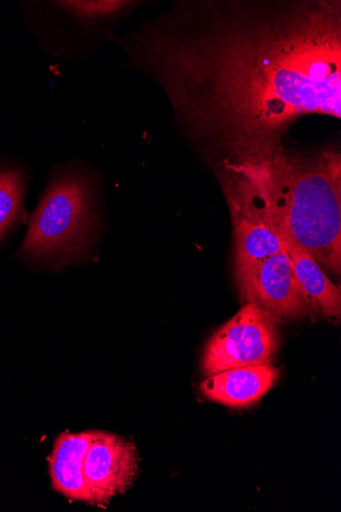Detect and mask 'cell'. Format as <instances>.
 <instances>
[{
	"label": "cell",
	"mask_w": 341,
	"mask_h": 512,
	"mask_svg": "<svg viewBox=\"0 0 341 512\" xmlns=\"http://www.w3.org/2000/svg\"><path fill=\"white\" fill-rule=\"evenodd\" d=\"M223 185L274 231L308 251L322 268L341 270L340 156L305 158L280 146L225 161Z\"/></svg>",
	"instance_id": "7a4b0ae2"
},
{
	"label": "cell",
	"mask_w": 341,
	"mask_h": 512,
	"mask_svg": "<svg viewBox=\"0 0 341 512\" xmlns=\"http://www.w3.org/2000/svg\"><path fill=\"white\" fill-rule=\"evenodd\" d=\"M277 322L256 304L246 303L206 345L205 376L247 366L272 364L280 346Z\"/></svg>",
	"instance_id": "5b68a950"
},
{
	"label": "cell",
	"mask_w": 341,
	"mask_h": 512,
	"mask_svg": "<svg viewBox=\"0 0 341 512\" xmlns=\"http://www.w3.org/2000/svg\"><path fill=\"white\" fill-rule=\"evenodd\" d=\"M280 371L272 364L232 368L218 372L201 385L210 400L231 407H246L259 401L278 381Z\"/></svg>",
	"instance_id": "ba28073f"
},
{
	"label": "cell",
	"mask_w": 341,
	"mask_h": 512,
	"mask_svg": "<svg viewBox=\"0 0 341 512\" xmlns=\"http://www.w3.org/2000/svg\"><path fill=\"white\" fill-rule=\"evenodd\" d=\"M138 3L113 2H48V28L45 49L56 57L72 62H86L108 39L113 27Z\"/></svg>",
	"instance_id": "277c9868"
},
{
	"label": "cell",
	"mask_w": 341,
	"mask_h": 512,
	"mask_svg": "<svg viewBox=\"0 0 341 512\" xmlns=\"http://www.w3.org/2000/svg\"><path fill=\"white\" fill-rule=\"evenodd\" d=\"M113 40L163 87L191 141L227 160L280 146L305 115L341 118L335 0H182Z\"/></svg>",
	"instance_id": "6da1fadb"
},
{
	"label": "cell",
	"mask_w": 341,
	"mask_h": 512,
	"mask_svg": "<svg viewBox=\"0 0 341 512\" xmlns=\"http://www.w3.org/2000/svg\"><path fill=\"white\" fill-rule=\"evenodd\" d=\"M92 431L58 437L48 464L53 489L66 498L94 505L84 477L83 464Z\"/></svg>",
	"instance_id": "9c48e42d"
},
{
	"label": "cell",
	"mask_w": 341,
	"mask_h": 512,
	"mask_svg": "<svg viewBox=\"0 0 341 512\" xmlns=\"http://www.w3.org/2000/svg\"><path fill=\"white\" fill-rule=\"evenodd\" d=\"M241 300L267 311L276 320H297L311 314L284 250L249 267L235 269Z\"/></svg>",
	"instance_id": "8992f818"
},
{
	"label": "cell",
	"mask_w": 341,
	"mask_h": 512,
	"mask_svg": "<svg viewBox=\"0 0 341 512\" xmlns=\"http://www.w3.org/2000/svg\"><path fill=\"white\" fill-rule=\"evenodd\" d=\"M24 195L23 174L14 169H0V243L21 217Z\"/></svg>",
	"instance_id": "7c38bea8"
},
{
	"label": "cell",
	"mask_w": 341,
	"mask_h": 512,
	"mask_svg": "<svg viewBox=\"0 0 341 512\" xmlns=\"http://www.w3.org/2000/svg\"><path fill=\"white\" fill-rule=\"evenodd\" d=\"M276 234L291 261L311 314L339 320L341 314L339 288L330 281L323 268L308 251L279 232Z\"/></svg>",
	"instance_id": "30bf717a"
},
{
	"label": "cell",
	"mask_w": 341,
	"mask_h": 512,
	"mask_svg": "<svg viewBox=\"0 0 341 512\" xmlns=\"http://www.w3.org/2000/svg\"><path fill=\"white\" fill-rule=\"evenodd\" d=\"M83 472L94 505H107L134 484L139 454L132 442L120 436L92 431Z\"/></svg>",
	"instance_id": "52a82bcc"
},
{
	"label": "cell",
	"mask_w": 341,
	"mask_h": 512,
	"mask_svg": "<svg viewBox=\"0 0 341 512\" xmlns=\"http://www.w3.org/2000/svg\"><path fill=\"white\" fill-rule=\"evenodd\" d=\"M226 194L234 228V267L245 268L264 261L283 250L276 232L245 204Z\"/></svg>",
	"instance_id": "8fae6325"
},
{
	"label": "cell",
	"mask_w": 341,
	"mask_h": 512,
	"mask_svg": "<svg viewBox=\"0 0 341 512\" xmlns=\"http://www.w3.org/2000/svg\"><path fill=\"white\" fill-rule=\"evenodd\" d=\"M100 226L96 185L90 171L66 166L48 182L19 255L55 267L84 257Z\"/></svg>",
	"instance_id": "3957f363"
}]
</instances>
